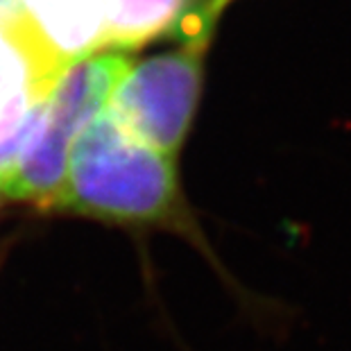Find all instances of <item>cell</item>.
I'll use <instances>...</instances> for the list:
<instances>
[{"label": "cell", "instance_id": "1", "mask_svg": "<svg viewBox=\"0 0 351 351\" xmlns=\"http://www.w3.org/2000/svg\"><path fill=\"white\" fill-rule=\"evenodd\" d=\"M173 156L154 150L109 107L73 141L57 206L93 218L156 225L177 218Z\"/></svg>", "mask_w": 351, "mask_h": 351}, {"label": "cell", "instance_id": "2", "mask_svg": "<svg viewBox=\"0 0 351 351\" xmlns=\"http://www.w3.org/2000/svg\"><path fill=\"white\" fill-rule=\"evenodd\" d=\"M130 69L132 62L123 52H95L71 64L48 93L23 150L0 175V193L39 208H55L73 141L109 107Z\"/></svg>", "mask_w": 351, "mask_h": 351}, {"label": "cell", "instance_id": "3", "mask_svg": "<svg viewBox=\"0 0 351 351\" xmlns=\"http://www.w3.org/2000/svg\"><path fill=\"white\" fill-rule=\"evenodd\" d=\"M208 41L182 46L132 66L111 95L114 111L132 134L168 156H175L197 109L204 50Z\"/></svg>", "mask_w": 351, "mask_h": 351}, {"label": "cell", "instance_id": "4", "mask_svg": "<svg viewBox=\"0 0 351 351\" xmlns=\"http://www.w3.org/2000/svg\"><path fill=\"white\" fill-rule=\"evenodd\" d=\"M19 7L62 69L104 48V0H19Z\"/></svg>", "mask_w": 351, "mask_h": 351}, {"label": "cell", "instance_id": "5", "mask_svg": "<svg viewBox=\"0 0 351 351\" xmlns=\"http://www.w3.org/2000/svg\"><path fill=\"white\" fill-rule=\"evenodd\" d=\"M191 0H104V48L136 50L175 29Z\"/></svg>", "mask_w": 351, "mask_h": 351}]
</instances>
